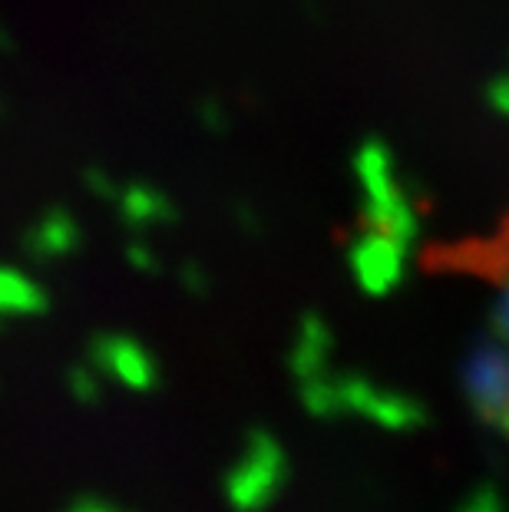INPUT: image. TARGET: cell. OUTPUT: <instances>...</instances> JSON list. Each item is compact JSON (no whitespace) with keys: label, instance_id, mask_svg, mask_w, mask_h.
<instances>
[{"label":"cell","instance_id":"obj_1","mask_svg":"<svg viewBox=\"0 0 509 512\" xmlns=\"http://www.w3.org/2000/svg\"><path fill=\"white\" fill-rule=\"evenodd\" d=\"M463 384L473 400V410L490 427L509 433V341L496 337L473 351L463 370Z\"/></svg>","mask_w":509,"mask_h":512},{"label":"cell","instance_id":"obj_2","mask_svg":"<svg viewBox=\"0 0 509 512\" xmlns=\"http://www.w3.org/2000/svg\"><path fill=\"white\" fill-rule=\"evenodd\" d=\"M285 476H288V466H285V456L278 450V443L272 437H255L248 443L242 463L235 466V473L229 479L232 503L245 512L268 506V499L281 489Z\"/></svg>","mask_w":509,"mask_h":512},{"label":"cell","instance_id":"obj_3","mask_svg":"<svg viewBox=\"0 0 509 512\" xmlns=\"http://www.w3.org/2000/svg\"><path fill=\"white\" fill-rule=\"evenodd\" d=\"M404 242L381 232H364L361 242L351 248V265L367 291H387L400 275Z\"/></svg>","mask_w":509,"mask_h":512},{"label":"cell","instance_id":"obj_4","mask_svg":"<svg viewBox=\"0 0 509 512\" xmlns=\"http://www.w3.org/2000/svg\"><path fill=\"white\" fill-rule=\"evenodd\" d=\"M96 357H100V364L106 370H113V374L123 380L129 387H153L156 384V364L153 357H149L143 347L136 341H129V337H103V341H96Z\"/></svg>","mask_w":509,"mask_h":512},{"label":"cell","instance_id":"obj_5","mask_svg":"<svg viewBox=\"0 0 509 512\" xmlns=\"http://www.w3.org/2000/svg\"><path fill=\"white\" fill-rule=\"evenodd\" d=\"M43 308H47V294L34 281H27L20 271L0 268V321L24 318V314H37Z\"/></svg>","mask_w":509,"mask_h":512},{"label":"cell","instance_id":"obj_6","mask_svg":"<svg viewBox=\"0 0 509 512\" xmlns=\"http://www.w3.org/2000/svg\"><path fill=\"white\" fill-rule=\"evenodd\" d=\"M500 261V268H506L509 271V228H506V235H503V242L496 245V252L493 255H483V258H476V265H483V261ZM457 261H463V258H457Z\"/></svg>","mask_w":509,"mask_h":512},{"label":"cell","instance_id":"obj_7","mask_svg":"<svg viewBox=\"0 0 509 512\" xmlns=\"http://www.w3.org/2000/svg\"><path fill=\"white\" fill-rule=\"evenodd\" d=\"M73 512H113V509L106 506V503H96V499H80Z\"/></svg>","mask_w":509,"mask_h":512}]
</instances>
